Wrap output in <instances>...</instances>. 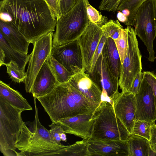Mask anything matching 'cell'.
I'll use <instances>...</instances> for the list:
<instances>
[{
    "label": "cell",
    "mask_w": 156,
    "mask_h": 156,
    "mask_svg": "<svg viewBox=\"0 0 156 156\" xmlns=\"http://www.w3.org/2000/svg\"><path fill=\"white\" fill-rule=\"evenodd\" d=\"M0 18L13 25L32 44L54 31L57 22L45 0H1Z\"/></svg>",
    "instance_id": "cell-1"
},
{
    "label": "cell",
    "mask_w": 156,
    "mask_h": 156,
    "mask_svg": "<svg viewBox=\"0 0 156 156\" xmlns=\"http://www.w3.org/2000/svg\"><path fill=\"white\" fill-rule=\"evenodd\" d=\"M37 99L55 123L61 119L94 112L100 105L85 98L69 81L59 84L51 92Z\"/></svg>",
    "instance_id": "cell-2"
},
{
    "label": "cell",
    "mask_w": 156,
    "mask_h": 156,
    "mask_svg": "<svg viewBox=\"0 0 156 156\" xmlns=\"http://www.w3.org/2000/svg\"><path fill=\"white\" fill-rule=\"evenodd\" d=\"M34 98L35 107L34 120L32 130L24 122L15 146L20 151L17 156H55L56 152L66 146L54 141L49 130L40 122L36 98Z\"/></svg>",
    "instance_id": "cell-3"
},
{
    "label": "cell",
    "mask_w": 156,
    "mask_h": 156,
    "mask_svg": "<svg viewBox=\"0 0 156 156\" xmlns=\"http://www.w3.org/2000/svg\"><path fill=\"white\" fill-rule=\"evenodd\" d=\"M90 22L84 0H78L74 7L57 20L52 46H58L77 39Z\"/></svg>",
    "instance_id": "cell-4"
},
{
    "label": "cell",
    "mask_w": 156,
    "mask_h": 156,
    "mask_svg": "<svg viewBox=\"0 0 156 156\" xmlns=\"http://www.w3.org/2000/svg\"><path fill=\"white\" fill-rule=\"evenodd\" d=\"M23 111L8 103L0 96V151L5 156H17L15 144L24 122Z\"/></svg>",
    "instance_id": "cell-5"
},
{
    "label": "cell",
    "mask_w": 156,
    "mask_h": 156,
    "mask_svg": "<svg viewBox=\"0 0 156 156\" xmlns=\"http://www.w3.org/2000/svg\"><path fill=\"white\" fill-rule=\"evenodd\" d=\"M90 137L101 140H127L130 135L116 116L109 102L102 101L94 112Z\"/></svg>",
    "instance_id": "cell-6"
},
{
    "label": "cell",
    "mask_w": 156,
    "mask_h": 156,
    "mask_svg": "<svg viewBox=\"0 0 156 156\" xmlns=\"http://www.w3.org/2000/svg\"><path fill=\"white\" fill-rule=\"evenodd\" d=\"M126 29L128 37L127 51L121 65L119 85L122 91L130 92L134 79L142 71V56L134 29L130 26H127Z\"/></svg>",
    "instance_id": "cell-7"
},
{
    "label": "cell",
    "mask_w": 156,
    "mask_h": 156,
    "mask_svg": "<svg viewBox=\"0 0 156 156\" xmlns=\"http://www.w3.org/2000/svg\"><path fill=\"white\" fill-rule=\"evenodd\" d=\"M135 31L149 53L148 60L154 62L156 58L153 43L156 37V17L153 0H147L139 7L135 18Z\"/></svg>",
    "instance_id": "cell-8"
},
{
    "label": "cell",
    "mask_w": 156,
    "mask_h": 156,
    "mask_svg": "<svg viewBox=\"0 0 156 156\" xmlns=\"http://www.w3.org/2000/svg\"><path fill=\"white\" fill-rule=\"evenodd\" d=\"M54 33L50 32L33 44L30 54L24 86L27 92L30 93L35 78L43 64L51 54Z\"/></svg>",
    "instance_id": "cell-9"
},
{
    "label": "cell",
    "mask_w": 156,
    "mask_h": 156,
    "mask_svg": "<svg viewBox=\"0 0 156 156\" xmlns=\"http://www.w3.org/2000/svg\"><path fill=\"white\" fill-rule=\"evenodd\" d=\"M87 74L102 90V100L108 101L111 104L114 97L119 93V79L112 72L101 53L92 70Z\"/></svg>",
    "instance_id": "cell-10"
},
{
    "label": "cell",
    "mask_w": 156,
    "mask_h": 156,
    "mask_svg": "<svg viewBox=\"0 0 156 156\" xmlns=\"http://www.w3.org/2000/svg\"><path fill=\"white\" fill-rule=\"evenodd\" d=\"M103 34L100 27L90 22L77 39L82 54V69L87 74L90 72L94 55Z\"/></svg>",
    "instance_id": "cell-11"
},
{
    "label": "cell",
    "mask_w": 156,
    "mask_h": 156,
    "mask_svg": "<svg viewBox=\"0 0 156 156\" xmlns=\"http://www.w3.org/2000/svg\"><path fill=\"white\" fill-rule=\"evenodd\" d=\"M112 105L115 114L132 135L136 119L135 95L130 92L119 93L112 100Z\"/></svg>",
    "instance_id": "cell-12"
},
{
    "label": "cell",
    "mask_w": 156,
    "mask_h": 156,
    "mask_svg": "<svg viewBox=\"0 0 156 156\" xmlns=\"http://www.w3.org/2000/svg\"><path fill=\"white\" fill-rule=\"evenodd\" d=\"M135 96L136 119L154 123L156 120V111L154 94L144 76L139 90Z\"/></svg>",
    "instance_id": "cell-13"
},
{
    "label": "cell",
    "mask_w": 156,
    "mask_h": 156,
    "mask_svg": "<svg viewBox=\"0 0 156 156\" xmlns=\"http://www.w3.org/2000/svg\"><path fill=\"white\" fill-rule=\"evenodd\" d=\"M128 140H101L90 137L87 141L89 156H130Z\"/></svg>",
    "instance_id": "cell-14"
},
{
    "label": "cell",
    "mask_w": 156,
    "mask_h": 156,
    "mask_svg": "<svg viewBox=\"0 0 156 156\" xmlns=\"http://www.w3.org/2000/svg\"><path fill=\"white\" fill-rule=\"evenodd\" d=\"M72 75L69 82L89 100L100 104L102 91L90 77L77 66H71Z\"/></svg>",
    "instance_id": "cell-15"
},
{
    "label": "cell",
    "mask_w": 156,
    "mask_h": 156,
    "mask_svg": "<svg viewBox=\"0 0 156 156\" xmlns=\"http://www.w3.org/2000/svg\"><path fill=\"white\" fill-rule=\"evenodd\" d=\"M94 112L85 113L60 119L55 123L60 125L64 133L74 135L83 139L90 137L94 122Z\"/></svg>",
    "instance_id": "cell-16"
},
{
    "label": "cell",
    "mask_w": 156,
    "mask_h": 156,
    "mask_svg": "<svg viewBox=\"0 0 156 156\" xmlns=\"http://www.w3.org/2000/svg\"><path fill=\"white\" fill-rule=\"evenodd\" d=\"M51 54L69 72L72 66L82 69V54L77 39L62 45L52 46Z\"/></svg>",
    "instance_id": "cell-17"
},
{
    "label": "cell",
    "mask_w": 156,
    "mask_h": 156,
    "mask_svg": "<svg viewBox=\"0 0 156 156\" xmlns=\"http://www.w3.org/2000/svg\"><path fill=\"white\" fill-rule=\"evenodd\" d=\"M48 57L37 73L32 88L31 93L37 99L49 94L60 84L50 68Z\"/></svg>",
    "instance_id": "cell-18"
},
{
    "label": "cell",
    "mask_w": 156,
    "mask_h": 156,
    "mask_svg": "<svg viewBox=\"0 0 156 156\" xmlns=\"http://www.w3.org/2000/svg\"><path fill=\"white\" fill-rule=\"evenodd\" d=\"M0 33L13 48L21 53L28 54L31 43L13 25L0 20Z\"/></svg>",
    "instance_id": "cell-19"
},
{
    "label": "cell",
    "mask_w": 156,
    "mask_h": 156,
    "mask_svg": "<svg viewBox=\"0 0 156 156\" xmlns=\"http://www.w3.org/2000/svg\"><path fill=\"white\" fill-rule=\"evenodd\" d=\"M101 54L106 60L113 74L119 79L121 63L114 41L112 38L110 37L107 38Z\"/></svg>",
    "instance_id": "cell-20"
},
{
    "label": "cell",
    "mask_w": 156,
    "mask_h": 156,
    "mask_svg": "<svg viewBox=\"0 0 156 156\" xmlns=\"http://www.w3.org/2000/svg\"><path fill=\"white\" fill-rule=\"evenodd\" d=\"M0 96L11 105L23 111L31 110L32 108L20 93L2 81H0Z\"/></svg>",
    "instance_id": "cell-21"
},
{
    "label": "cell",
    "mask_w": 156,
    "mask_h": 156,
    "mask_svg": "<svg viewBox=\"0 0 156 156\" xmlns=\"http://www.w3.org/2000/svg\"><path fill=\"white\" fill-rule=\"evenodd\" d=\"M0 48L4 51L5 58L8 60V62L11 60L12 61L17 63L21 69L25 71L26 65L29 61L30 55L21 53L13 48L6 41L1 33Z\"/></svg>",
    "instance_id": "cell-22"
},
{
    "label": "cell",
    "mask_w": 156,
    "mask_h": 156,
    "mask_svg": "<svg viewBox=\"0 0 156 156\" xmlns=\"http://www.w3.org/2000/svg\"><path fill=\"white\" fill-rule=\"evenodd\" d=\"M128 140L130 156H149L155 154L151 148L149 140L143 137L132 135Z\"/></svg>",
    "instance_id": "cell-23"
},
{
    "label": "cell",
    "mask_w": 156,
    "mask_h": 156,
    "mask_svg": "<svg viewBox=\"0 0 156 156\" xmlns=\"http://www.w3.org/2000/svg\"><path fill=\"white\" fill-rule=\"evenodd\" d=\"M88 138L66 146L58 151L55 156H89L87 148Z\"/></svg>",
    "instance_id": "cell-24"
},
{
    "label": "cell",
    "mask_w": 156,
    "mask_h": 156,
    "mask_svg": "<svg viewBox=\"0 0 156 156\" xmlns=\"http://www.w3.org/2000/svg\"><path fill=\"white\" fill-rule=\"evenodd\" d=\"M48 62L50 68L60 83L68 82L72 73L68 70L50 54L48 57Z\"/></svg>",
    "instance_id": "cell-25"
},
{
    "label": "cell",
    "mask_w": 156,
    "mask_h": 156,
    "mask_svg": "<svg viewBox=\"0 0 156 156\" xmlns=\"http://www.w3.org/2000/svg\"><path fill=\"white\" fill-rule=\"evenodd\" d=\"M147 0H121L117 8V10L122 11L127 9L130 12V14L127 18L126 25L134 26L136 14L140 6Z\"/></svg>",
    "instance_id": "cell-26"
},
{
    "label": "cell",
    "mask_w": 156,
    "mask_h": 156,
    "mask_svg": "<svg viewBox=\"0 0 156 156\" xmlns=\"http://www.w3.org/2000/svg\"><path fill=\"white\" fill-rule=\"evenodd\" d=\"M6 66L7 73L10 78L15 83H24L27 76L26 73L21 69L16 62L12 60L3 66Z\"/></svg>",
    "instance_id": "cell-27"
},
{
    "label": "cell",
    "mask_w": 156,
    "mask_h": 156,
    "mask_svg": "<svg viewBox=\"0 0 156 156\" xmlns=\"http://www.w3.org/2000/svg\"><path fill=\"white\" fill-rule=\"evenodd\" d=\"M120 57L121 64L126 58L127 51L128 37L125 28L121 29L119 37L114 40Z\"/></svg>",
    "instance_id": "cell-28"
},
{
    "label": "cell",
    "mask_w": 156,
    "mask_h": 156,
    "mask_svg": "<svg viewBox=\"0 0 156 156\" xmlns=\"http://www.w3.org/2000/svg\"><path fill=\"white\" fill-rule=\"evenodd\" d=\"M84 0L90 21L101 27L107 22V17L102 16L99 11L91 6L88 0Z\"/></svg>",
    "instance_id": "cell-29"
},
{
    "label": "cell",
    "mask_w": 156,
    "mask_h": 156,
    "mask_svg": "<svg viewBox=\"0 0 156 156\" xmlns=\"http://www.w3.org/2000/svg\"><path fill=\"white\" fill-rule=\"evenodd\" d=\"M103 32L108 37H110L114 40L119 37V32L123 27L118 20H110L101 27Z\"/></svg>",
    "instance_id": "cell-30"
},
{
    "label": "cell",
    "mask_w": 156,
    "mask_h": 156,
    "mask_svg": "<svg viewBox=\"0 0 156 156\" xmlns=\"http://www.w3.org/2000/svg\"><path fill=\"white\" fill-rule=\"evenodd\" d=\"M152 124L144 121L136 120L133 126L132 135L140 136L149 140Z\"/></svg>",
    "instance_id": "cell-31"
},
{
    "label": "cell",
    "mask_w": 156,
    "mask_h": 156,
    "mask_svg": "<svg viewBox=\"0 0 156 156\" xmlns=\"http://www.w3.org/2000/svg\"><path fill=\"white\" fill-rule=\"evenodd\" d=\"M121 0H102L99 9L100 10L115 12Z\"/></svg>",
    "instance_id": "cell-32"
},
{
    "label": "cell",
    "mask_w": 156,
    "mask_h": 156,
    "mask_svg": "<svg viewBox=\"0 0 156 156\" xmlns=\"http://www.w3.org/2000/svg\"><path fill=\"white\" fill-rule=\"evenodd\" d=\"M49 126L50 128L49 131L52 140L57 144H60L62 140L60 135L64 133L62 128L60 125L52 122Z\"/></svg>",
    "instance_id": "cell-33"
},
{
    "label": "cell",
    "mask_w": 156,
    "mask_h": 156,
    "mask_svg": "<svg viewBox=\"0 0 156 156\" xmlns=\"http://www.w3.org/2000/svg\"><path fill=\"white\" fill-rule=\"evenodd\" d=\"M143 73L144 78L152 89L154 97L156 111V75L154 72L150 71H144Z\"/></svg>",
    "instance_id": "cell-34"
},
{
    "label": "cell",
    "mask_w": 156,
    "mask_h": 156,
    "mask_svg": "<svg viewBox=\"0 0 156 156\" xmlns=\"http://www.w3.org/2000/svg\"><path fill=\"white\" fill-rule=\"evenodd\" d=\"M78 0H59V6L61 16L71 10Z\"/></svg>",
    "instance_id": "cell-35"
},
{
    "label": "cell",
    "mask_w": 156,
    "mask_h": 156,
    "mask_svg": "<svg viewBox=\"0 0 156 156\" xmlns=\"http://www.w3.org/2000/svg\"><path fill=\"white\" fill-rule=\"evenodd\" d=\"M108 37L107 35L103 32L102 36L100 41L94 55L90 72L92 70L96 61L100 54L101 53L103 47Z\"/></svg>",
    "instance_id": "cell-36"
},
{
    "label": "cell",
    "mask_w": 156,
    "mask_h": 156,
    "mask_svg": "<svg viewBox=\"0 0 156 156\" xmlns=\"http://www.w3.org/2000/svg\"><path fill=\"white\" fill-rule=\"evenodd\" d=\"M54 16L58 19L61 16L59 0H45Z\"/></svg>",
    "instance_id": "cell-37"
},
{
    "label": "cell",
    "mask_w": 156,
    "mask_h": 156,
    "mask_svg": "<svg viewBox=\"0 0 156 156\" xmlns=\"http://www.w3.org/2000/svg\"><path fill=\"white\" fill-rule=\"evenodd\" d=\"M144 73L140 71L137 74L133 83L130 92L135 95L139 92L142 81L144 77Z\"/></svg>",
    "instance_id": "cell-38"
},
{
    "label": "cell",
    "mask_w": 156,
    "mask_h": 156,
    "mask_svg": "<svg viewBox=\"0 0 156 156\" xmlns=\"http://www.w3.org/2000/svg\"><path fill=\"white\" fill-rule=\"evenodd\" d=\"M149 142L151 150L156 154V124L154 122L151 124Z\"/></svg>",
    "instance_id": "cell-39"
},
{
    "label": "cell",
    "mask_w": 156,
    "mask_h": 156,
    "mask_svg": "<svg viewBox=\"0 0 156 156\" xmlns=\"http://www.w3.org/2000/svg\"><path fill=\"white\" fill-rule=\"evenodd\" d=\"M117 17L120 21L126 24L127 20V17L122 12H119L117 13Z\"/></svg>",
    "instance_id": "cell-40"
},
{
    "label": "cell",
    "mask_w": 156,
    "mask_h": 156,
    "mask_svg": "<svg viewBox=\"0 0 156 156\" xmlns=\"http://www.w3.org/2000/svg\"><path fill=\"white\" fill-rule=\"evenodd\" d=\"M5 56L4 51L1 48H0V66H3L5 63Z\"/></svg>",
    "instance_id": "cell-41"
},
{
    "label": "cell",
    "mask_w": 156,
    "mask_h": 156,
    "mask_svg": "<svg viewBox=\"0 0 156 156\" xmlns=\"http://www.w3.org/2000/svg\"><path fill=\"white\" fill-rule=\"evenodd\" d=\"M123 14L127 18L129 16L130 14V12L127 9H124L122 11Z\"/></svg>",
    "instance_id": "cell-42"
},
{
    "label": "cell",
    "mask_w": 156,
    "mask_h": 156,
    "mask_svg": "<svg viewBox=\"0 0 156 156\" xmlns=\"http://www.w3.org/2000/svg\"><path fill=\"white\" fill-rule=\"evenodd\" d=\"M64 133H62L61 135L60 136L62 140L66 142V135Z\"/></svg>",
    "instance_id": "cell-43"
},
{
    "label": "cell",
    "mask_w": 156,
    "mask_h": 156,
    "mask_svg": "<svg viewBox=\"0 0 156 156\" xmlns=\"http://www.w3.org/2000/svg\"><path fill=\"white\" fill-rule=\"evenodd\" d=\"M154 4L156 17V0H153Z\"/></svg>",
    "instance_id": "cell-44"
},
{
    "label": "cell",
    "mask_w": 156,
    "mask_h": 156,
    "mask_svg": "<svg viewBox=\"0 0 156 156\" xmlns=\"http://www.w3.org/2000/svg\"><path fill=\"white\" fill-rule=\"evenodd\" d=\"M59 1V0H58Z\"/></svg>",
    "instance_id": "cell-45"
}]
</instances>
